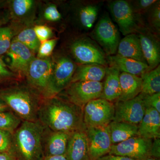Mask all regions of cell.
<instances>
[{
	"label": "cell",
	"instance_id": "6da1fadb",
	"mask_svg": "<svg viewBox=\"0 0 160 160\" xmlns=\"http://www.w3.org/2000/svg\"><path fill=\"white\" fill-rule=\"evenodd\" d=\"M38 121L52 131L71 134L85 130L83 109L67 100L53 97L41 103Z\"/></svg>",
	"mask_w": 160,
	"mask_h": 160
},
{
	"label": "cell",
	"instance_id": "9a60e30c",
	"mask_svg": "<svg viewBox=\"0 0 160 160\" xmlns=\"http://www.w3.org/2000/svg\"><path fill=\"white\" fill-rule=\"evenodd\" d=\"M48 130L47 132L46 128L43 146L44 156L65 155L71 134Z\"/></svg>",
	"mask_w": 160,
	"mask_h": 160
},
{
	"label": "cell",
	"instance_id": "4fadbf2b",
	"mask_svg": "<svg viewBox=\"0 0 160 160\" xmlns=\"http://www.w3.org/2000/svg\"><path fill=\"white\" fill-rule=\"evenodd\" d=\"M32 51L20 42L13 39L7 54L11 59L10 69L20 74L26 75L33 59Z\"/></svg>",
	"mask_w": 160,
	"mask_h": 160
},
{
	"label": "cell",
	"instance_id": "f6af8a7d",
	"mask_svg": "<svg viewBox=\"0 0 160 160\" xmlns=\"http://www.w3.org/2000/svg\"><path fill=\"white\" fill-rule=\"evenodd\" d=\"M145 160H160V159L152 157H149V158H148L146 159Z\"/></svg>",
	"mask_w": 160,
	"mask_h": 160
},
{
	"label": "cell",
	"instance_id": "3957f363",
	"mask_svg": "<svg viewBox=\"0 0 160 160\" xmlns=\"http://www.w3.org/2000/svg\"><path fill=\"white\" fill-rule=\"evenodd\" d=\"M0 98L7 106L23 121H38V112L41 102L28 90L10 89L0 94Z\"/></svg>",
	"mask_w": 160,
	"mask_h": 160
},
{
	"label": "cell",
	"instance_id": "7402d4cb",
	"mask_svg": "<svg viewBox=\"0 0 160 160\" xmlns=\"http://www.w3.org/2000/svg\"><path fill=\"white\" fill-rule=\"evenodd\" d=\"M117 52L118 54L121 56L146 63L143 56L139 38L135 33L126 35L120 41Z\"/></svg>",
	"mask_w": 160,
	"mask_h": 160
},
{
	"label": "cell",
	"instance_id": "d6a6232c",
	"mask_svg": "<svg viewBox=\"0 0 160 160\" xmlns=\"http://www.w3.org/2000/svg\"><path fill=\"white\" fill-rule=\"evenodd\" d=\"M144 100L146 108H153L160 113V92L152 95L144 94Z\"/></svg>",
	"mask_w": 160,
	"mask_h": 160
},
{
	"label": "cell",
	"instance_id": "2e32d148",
	"mask_svg": "<svg viewBox=\"0 0 160 160\" xmlns=\"http://www.w3.org/2000/svg\"><path fill=\"white\" fill-rule=\"evenodd\" d=\"M65 156L67 160H91L85 130L70 134Z\"/></svg>",
	"mask_w": 160,
	"mask_h": 160
},
{
	"label": "cell",
	"instance_id": "ac0fdd59",
	"mask_svg": "<svg viewBox=\"0 0 160 160\" xmlns=\"http://www.w3.org/2000/svg\"><path fill=\"white\" fill-rule=\"evenodd\" d=\"M138 136L153 140L160 138V113L152 108H146V113L138 125Z\"/></svg>",
	"mask_w": 160,
	"mask_h": 160
},
{
	"label": "cell",
	"instance_id": "d4e9b609",
	"mask_svg": "<svg viewBox=\"0 0 160 160\" xmlns=\"http://www.w3.org/2000/svg\"><path fill=\"white\" fill-rule=\"evenodd\" d=\"M142 78V92L152 95L160 92V66L149 70L141 77Z\"/></svg>",
	"mask_w": 160,
	"mask_h": 160
},
{
	"label": "cell",
	"instance_id": "60d3db41",
	"mask_svg": "<svg viewBox=\"0 0 160 160\" xmlns=\"http://www.w3.org/2000/svg\"><path fill=\"white\" fill-rule=\"evenodd\" d=\"M0 160H18L15 155L9 152H0Z\"/></svg>",
	"mask_w": 160,
	"mask_h": 160
},
{
	"label": "cell",
	"instance_id": "ba28073f",
	"mask_svg": "<svg viewBox=\"0 0 160 160\" xmlns=\"http://www.w3.org/2000/svg\"><path fill=\"white\" fill-rule=\"evenodd\" d=\"M114 105L113 121L138 125L146 113L144 94L126 101H116Z\"/></svg>",
	"mask_w": 160,
	"mask_h": 160
},
{
	"label": "cell",
	"instance_id": "7c38bea8",
	"mask_svg": "<svg viewBox=\"0 0 160 160\" xmlns=\"http://www.w3.org/2000/svg\"><path fill=\"white\" fill-rule=\"evenodd\" d=\"M71 50L75 58L82 65L97 64L103 66L107 65L102 52L88 41L79 40L74 42Z\"/></svg>",
	"mask_w": 160,
	"mask_h": 160
},
{
	"label": "cell",
	"instance_id": "8fae6325",
	"mask_svg": "<svg viewBox=\"0 0 160 160\" xmlns=\"http://www.w3.org/2000/svg\"><path fill=\"white\" fill-rule=\"evenodd\" d=\"M109 8L114 19L123 35L134 33L138 25L132 7L124 0H116L109 3Z\"/></svg>",
	"mask_w": 160,
	"mask_h": 160
},
{
	"label": "cell",
	"instance_id": "5bb4252c",
	"mask_svg": "<svg viewBox=\"0 0 160 160\" xmlns=\"http://www.w3.org/2000/svg\"><path fill=\"white\" fill-rule=\"evenodd\" d=\"M76 69L75 64L69 58L62 57L53 67L52 81L55 91L58 94L71 83Z\"/></svg>",
	"mask_w": 160,
	"mask_h": 160
},
{
	"label": "cell",
	"instance_id": "d6986e66",
	"mask_svg": "<svg viewBox=\"0 0 160 160\" xmlns=\"http://www.w3.org/2000/svg\"><path fill=\"white\" fill-rule=\"evenodd\" d=\"M138 36L144 59L150 70L154 69L159 65V45L151 35L140 32Z\"/></svg>",
	"mask_w": 160,
	"mask_h": 160
},
{
	"label": "cell",
	"instance_id": "cb8c5ba5",
	"mask_svg": "<svg viewBox=\"0 0 160 160\" xmlns=\"http://www.w3.org/2000/svg\"><path fill=\"white\" fill-rule=\"evenodd\" d=\"M106 73L105 66L97 64L83 65L76 69L71 83L82 81L101 82Z\"/></svg>",
	"mask_w": 160,
	"mask_h": 160
},
{
	"label": "cell",
	"instance_id": "e0dca14e",
	"mask_svg": "<svg viewBox=\"0 0 160 160\" xmlns=\"http://www.w3.org/2000/svg\"><path fill=\"white\" fill-rule=\"evenodd\" d=\"M110 66L116 68L122 72H126L141 77L150 70L147 63L138 60L121 56L119 55L108 58Z\"/></svg>",
	"mask_w": 160,
	"mask_h": 160
},
{
	"label": "cell",
	"instance_id": "8d00e7d4",
	"mask_svg": "<svg viewBox=\"0 0 160 160\" xmlns=\"http://www.w3.org/2000/svg\"><path fill=\"white\" fill-rule=\"evenodd\" d=\"M150 157L160 159V138H156L152 140L150 149Z\"/></svg>",
	"mask_w": 160,
	"mask_h": 160
},
{
	"label": "cell",
	"instance_id": "f1b7e54d",
	"mask_svg": "<svg viewBox=\"0 0 160 160\" xmlns=\"http://www.w3.org/2000/svg\"><path fill=\"white\" fill-rule=\"evenodd\" d=\"M12 37L13 31L10 27L0 26V57L9 50Z\"/></svg>",
	"mask_w": 160,
	"mask_h": 160
},
{
	"label": "cell",
	"instance_id": "d590c367",
	"mask_svg": "<svg viewBox=\"0 0 160 160\" xmlns=\"http://www.w3.org/2000/svg\"><path fill=\"white\" fill-rule=\"evenodd\" d=\"M150 20L152 26L158 31H160V8L159 3L158 2L151 12Z\"/></svg>",
	"mask_w": 160,
	"mask_h": 160
},
{
	"label": "cell",
	"instance_id": "74e56055",
	"mask_svg": "<svg viewBox=\"0 0 160 160\" xmlns=\"http://www.w3.org/2000/svg\"><path fill=\"white\" fill-rule=\"evenodd\" d=\"M12 75V72L8 69L3 60L0 57V79L10 77Z\"/></svg>",
	"mask_w": 160,
	"mask_h": 160
},
{
	"label": "cell",
	"instance_id": "30bf717a",
	"mask_svg": "<svg viewBox=\"0 0 160 160\" xmlns=\"http://www.w3.org/2000/svg\"><path fill=\"white\" fill-rule=\"evenodd\" d=\"M93 36L107 54H115L120 42V34L109 17H103L99 20L95 28Z\"/></svg>",
	"mask_w": 160,
	"mask_h": 160
},
{
	"label": "cell",
	"instance_id": "e575fe53",
	"mask_svg": "<svg viewBox=\"0 0 160 160\" xmlns=\"http://www.w3.org/2000/svg\"><path fill=\"white\" fill-rule=\"evenodd\" d=\"M44 17L46 20L50 22H57L61 19L62 16L58 10L56 6L51 5L45 9Z\"/></svg>",
	"mask_w": 160,
	"mask_h": 160
},
{
	"label": "cell",
	"instance_id": "7a4b0ae2",
	"mask_svg": "<svg viewBox=\"0 0 160 160\" xmlns=\"http://www.w3.org/2000/svg\"><path fill=\"white\" fill-rule=\"evenodd\" d=\"M45 129L38 121H23L12 133L13 152L18 159H41L44 156Z\"/></svg>",
	"mask_w": 160,
	"mask_h": 160
},
{
	"label": "cell",
	"instance_id": "52a82bcc",
	"mask_svg": "<svg viewBox=\"0 0 160 160\" xmlns=\"http://www.w3.org/2000/svg\"><path fill=\"white\" fill-rule=\"evenodd\" d=\"M152 140L142 137H132L112 145L109 154L121 156L134 160H145L150 157Z\"/></svg>",
	"mask_w": 160,
	"mask_h": 160
},
{
	"label": "cell",
	"instance_id": "1f68e13d",
	"mask_svg": "<svg viewBox=\"0 0 160 160\" xmlns=\"http://www.w3.org/2000/svg\"><path fill=\"white\" fill-rule=\"evenodd\" d=\"M57 41L56 39H53L41 42L38 49V58H44L49 56L52 53Z\"/></svg>",
	"mask_w": 160,
	"mask_h": 160
},
{
	"label": "cell",
	"instance_id": "b9f144b4",
	"mask_svg": "<svg viewBox=\"0 0 160 160\" xmlns=\"http://www.w3.org/2000/svg\"><path fill=\"white\" fill-rule=\"evenodd\" d=\"M40 160H67L66 156H43Z\"/></svg>",
	"mask_w": 160,
	"mask_h": 160
},
{
	"label": "cell",
	"instance_id": "484cf974",
	"mask_svg": "<svg viewBox=\"0 0 160 160\" xmlns=\"http://www.w3.org/2000/svg\"><path fill=\"white\" fill-rule=\"evenodd\" d=\"M22 123L21 119L9 112H0V129L13 133Z\"/></svg>",
	"mask_w": 160,
	"mask_h": 160
},
{
	"label": "cell",
	"instance_id": "44dd1931",
	"mask_svg": "<svg viewBox=\"0 0 160 160\" xmlns=\"http://www.w3.org/2000/svg\"><path fill=\"white\" fill-rule=\"evenodd\" d=\"M121 93L117 101H126L136 97L142 92L141 77L126 72L120 74Z\"/></svg>",
	"mask_w": 160,
	"mask_h": 160
},
{
	"label": "cell",
	"instance_id": "4dcf8cb0",
	"mask_svg": "<svg viewBox=\"0 0 160 160\" xmlns=\"http://www.w3.org/2000/svg\"><path fill=\"white\" fill-rule=\"evenodd\" d=\"M0 152H9L14 155L12 134L2 129H0Z\"/></svg>",
	"mask_w": 160,
	"mask_h": 160
},
{
	"label": "cell",
	"instance_id": "f546056e",
	"mask_svg": "<svg viewBox=\"0 0 160 160\" xmlns=\"http://www.w3.org/2000/svg\"><path fill=\"white\" fill-rule=\"evenodd\" d=\"M33 3L32 0H14L12 2V9L16 15L22 17L31 10Z\"/></svg>",
	"mask_w": 160,
	"mask_h": 160
},
{
	"label": "cell",
	"instance_id": "9c48e42d",
	"mask_svg": "<svg viewBox=\"0 0 160 160\" xmlns=\"http://www.w3.org/2000/svg\"><path fill=\"white\" fill-rule=\"evenodd\" d=\"M90 160H97L108 154L112 146L108 126L104 127H86Z\"/></svg>",
	"mask_w": 160,
	"mask_h": 160
},
{
	"label": "cell",
	"instance_id": "ab89813d",
	"mask_svg": "<svg viewBox=\"0 0 160 160\" xmlns=\"http://www.w3.org/2000/svg\"><path fill=\"white\" fill-rule=\"evenodd\" d=\"M156 2L155 0H141L138 2V6L140 9H146L153 5Z\"/></svg>",
	"mask_w": 160,
	"mask_h": 160
},
{
	"label": "cell",
	"instance_id": "277c9868",
	"mask_svg": "<svg viewBox=\"0 0 160 160\" xmlns=\"http://www.w3.org/2000/svg\"><path fill=\"white\" fill-rule=\"evenodd\" d=\"M53 67L50 60L33 58L26 72V78L30 86L45 98L57 95L52 81Z\"/></svg>",
	"mask_w": 160,
	"mask_h": 160
},
{
	"label": "cell",
	"instance_id": "5b68a950",
	"mask_svg": "<svg viewBox=\"0 0 160 160\" xmlns=\"http://www.w3.org/2000/svg\"><path fill=\"white\" fill-rule=\"evenodd\" d=\"M114 116L113 103L101 98L90 101L83 109L86 128L106 127L113 121Z\"/></svg>",
	"mask_w": 160,
	"mask_h": 160
},
{
	"label": "cell",
	"instance_id": "836d02e7",
	"mask_svg": "<svg viewBox=\"0 0 160 160\" xmlns=\"http://www.w3.org/2000/svg\"><path fill=\"white\" fill-rule=\"evenodd\" d=\"M33 29L41 43L49 40L52 35L51 29L47 26L39 25L35 26Z\"/></svg>",
	"mask_w": 160,
	"mask_h": 160
},
{
	"label": "cell",
	"instance_id": "ee69618b",
	"mask_svg": "<svg viewBox=\"0 0 160 160\" xmlns=\"http://www.w3.org/2000/svg\"><path fill=\"white\" fill-rule=\"evenodd\" d=\"M4 21H5V19H4V17L0 14V26L2 25L3 23L4 22Z\"/></svg>",
	"mask_w": 160,
	"mask_h": 160
},
{
	"label": "cell",
	"instance_id": "7bdbcfd3",
	"mask_svg": "<svg viewBox=\"0 0 160 160\" xmlns=\"http://www.w3.org/2000/svg\"><path fill=\"white\" fill-rule=\"evenodd\" d=\"M9 108L6 103L0 98V112L7 111Z\"/></svg>",
	"mask_w": 160,
	"mask_h": 160
},
{
	"label": "cell",
	"instance_id": "83f0119b",
	"mask_svg": "<svg viewBox=\"0 0 160 160\" xmlns=\"http://www.w3.org/2000/svg\"><path fill=\"white\" fill-rule=\"evenodd\" d=\"M98 9L94 5H88L83 7L79 13L81 24L85 28L90 29L97 18Z\"/></svg>",
	"mask_w": 160,
	"mask_h": 160
},
{
	"label": "cell",
	"instance_id": "4316f807",
	"mask_svg": "<svg viewBox=\"0 0 160 160\" xmlns=\"http://www.w3.org/2000/svg\"><path fill=\"white\" fill-rule=\"evenodd\" d=\"M14 39L25 45L32 51L38 50L40 45V42L32 29H24Z\"/></svg>",
	"mask_w": 160,
	"mask_h": 160
},
{
	"label": "cell",
	"instance_id": "f35d334b",
	"mask_svg": "<svg viewBox=\"0 0 160 160\" xmlns=\"http://www.w3.org/2000/svg\"><path fill=\"white\" fill-rule=\"evenodd\" d=\"M97 160H134L130 158L121 156L115 155L107 154L102 157L99 158Z\"/></svg>",
	"mask_w": 160,
	"mask_h": 160
},
{
	"label": "cell",
	"instance_id": "ffe728a7",
	"mask_svg": "<svg viewBox=\"0 0 160 160\" xmlns=\"http://www.w3.org/2000/svg\"><path fill=\"white\" fill-rule=\"evenodd\" d=\"M120 71L116 68L109 66L106 68L105 81L103 83L101 98L113 102L117 101L121 93Z\"/></svg>",
	"mask_w": 160,
	"mask_h": 160
},
{
	"label": "cell",
	"instance_id": "603a6c76",
	"mask_svg": "<svg viewBox=\"0 0 160 160\" xmlns=\"http://www.w3.org/2000/svg\"><path fill=\"white\" fill-rule=\"evenodd\" d=\"M108 127L112 145L138 136V125L112 121Z\"/></svg>",
	"mask_w": 160,
	"mask_h": 160
},
{
	"label": "cell",
	"instance_id": "8992f818",
	"mask_svg": "<svg viewBox=\"0 0 160 160\" xmlns=\"http://www.w3.org/2000/svg\"><path fill=\"white\" fill-rule=\"evenodd\" d=\"M103 87L102 82L82 81L70 83L65 89L66 100L83 109L90 101L101 98Z\"/></svg>",
	"mask_w": 160,
	"mask_h": 160
}]
</instances>
